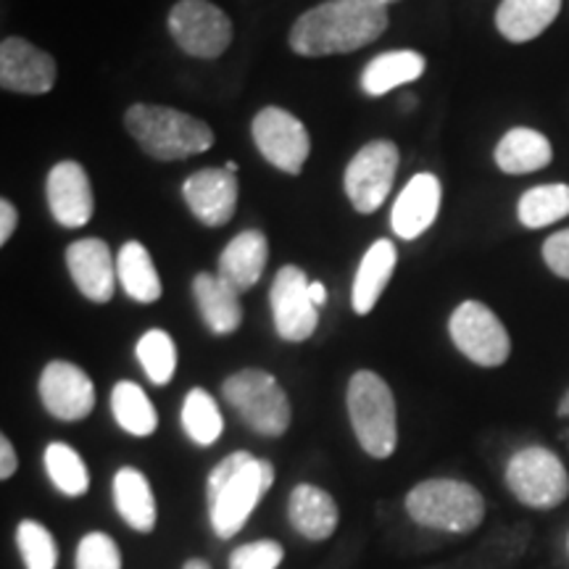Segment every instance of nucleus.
<instances>
[{"mask_svg": "<svg viewBox=\"0 0 569 569\" xmlns=\"http://www.w3.org/2000/svg\"><path fill=\"white\" fill-rule=\"evenodd\" d=\"M269 259V243L264 232L259 230H246L227 243V248L219 256V277L227 284H232L238 293L251 290L256 282L264 274Z\"/></svg>", "mask_w": 569, "mask_h": 569, "instance_id": "aec40b11", "label": "nucleus"}, {"mask_svg": "<svg viewBox=\"0 0 569 569\" xmlns=\"http://www.w3.org/2000/svg\"><path fill=\"white\" fill-rule=\"evenodd\" d=\"M46 472L63 496L80 498L88 493L90 475L80 453L67 443H51L46 448Z\"/></svg>", "mask_w": 569, "mask_h": 569, "instance_id": "7c9ffc66", "label": "nucleus"}, {"mask_svg": "<svg viewBox=\"0 0 569 569\" xmlns=\"http://www.w3.org/2000/svg\"><path fill=\"white\" fill-rule=\"evenodd\" d=\"M169 32L196 59H217L232 42V21L209 0H180L169 11Z\"/></svg>", "mask_w": 569, "mask_h": 569, "instance_id": "6e6552de", "label": "nucleus"}, {"mask_svg": "<svg viewBox=\"0 0 569 569\" xmlns=\"http://www.w3.org/2000/svg\"><path fill=\"white\" fill-rule=\"evenodd\" d=\"M193 293L203 322L213 336H232L243 322L240 293L219 274H198L193 280Z\"/></svg>", "mask_w": 569, "mask_h": 569, "instance_id": "412c9836", "label": "nucleus"}, {"mask_svg": "<svg viewBox=\"0 0 569 569\" xmlns=\"http://www.w3.org/2000/svg\"><path fill=\"white\" fill-rule=\"evenodd\" d=\"M224 169H227V172H232V174H234V172H238V163H234V161H227V167H224Z\"/></svg>", "mask_w": 569, "mask_h": 569, "instance_id": "79ce46f5", "label": "nucleus"}, {"mask_svg": "<svg viewBox=\"0 0 569 569\" xmlns=\"http://www.w3.org/2000/svg\"><path fill=\"white\" fill-rule=\"evenodd\" d=\"M309 296H311V301H315V306L319 309V306H325L327 303V288L319 280H311V284H309Z\"/></svg>", "mask_w": 569, "mask_h": 569, "instance_id": "58836bf2", "label": "nucleus"}, {"mask_svg": "<svg viewBox=\"0 0 569 569\" xmlns=\"http://www.w3.org/2000/svg\"><path fill=\"white\" fill-rule=\"evenodd\" d=\"M417 98L415 96H403V109H415Z\"/></svg>", "mask_w": 569, "mask_h": 569, "instance_id": "a19ab883", "label": "nucleus"}, {"mask_svg": "<svg viewBox=\"0 0 569 569\" xmlns=\"http://www.w3.org/2000/svg\"><path fill=\"white\" fill-rule=\"evenodd\" d=\"M222 396L256 436L280 438L290 427V401L274 375L264 369H243L227 377Z\"/></svg>", "mask_w": 569, "mask_h": 569, "instance_id": "423d86ee", "label": "nucleus"}, {"mask_svg": "<svg viewBox=\"0 0 569 569\" xmlns=\"http://www.w3.org/2000/svg\"><path fill=\"white\" fill-rule=\"evenodd\" d=\"M382 3H386V6H390V3H398V0H382Z\"/></svg>", "mask_w": 569, "mask_h": 569, "instance_id": "37998d69", "label": "nucleus"}, {"mask_svg": "<svg viewBox=\"0 0 569 569\" xmlns=\"http://www.w3.org/2000/svg\"><path fill=\"white\" fill-rule=\"evenodd\" d=\"M309 280L296 264L282 267L272 282V317L277 336L288 343H303L315 336L319 309L309 296Z\"/></svg>", "mask_w": 569, "mask_h": 569, "instance_id": "f8f14e48", "label": "nucleus"}, {"mask_svg": "<svg viewBox=\"0 0 569 569\" xmlns=\"http://www.w3.org/2000/svg\"><path fill=\"white\" fill-rule=\"evenodd\" d=\"M117 274L122 282L124 293L138 303H153L159 301L163 288L161 277L156 272L151 253L146 251V246L138 240L122 246V251L117 256Z\"/></svg>", "mask_w": 569, "mask_h": 569, "instance_id": "bb28decb", "label": "nucleus"}, {"mask_svg": "<svg viewBox=\"0 0 569 569\" xmlns=\"http://www.w3.org/2000/svg\"><path fill=\"white\" fill-rule=\"evenodd\" d=\"M0 84L3 90L42 96L56 84L53 56L21 38H6L0 46Z\"/></svg>", "mask_w": 569, "mask_h": 569, "instance_id": "4468645a", "label": "nucleus"}, {"mask_svg": "<svg viewBox=\"0 0 569 569\" xmlns=\"http://www.w3.org/2000/svg\"><path fill=\"white\" fill-rule=\"evenodd\" d=\"M74 569H122V551L106 532H88L77 546Z\"/></svg>", "mask_w": 569, "mask_h": 569, "instance_id": "72a5a7b5", "label": "nucleus"}, {"mask_svg": "<svg viewBox=\"0 0 569 569\" xmlns=\"http://www.w3.org/2000/svg\"><path fill=\"white\" fill-rule=\"evenodd\" d=\"M19 467V459H17V451H13L11 440L9 438H0V480H11V475L17 472Z\"/></svg>", "mask_w": 569, "mask_h": 569, "instance_id": "4c0bfd02", "label": "nucleus"}, {"mask_svg": "<svg viewBox=\"0 0 569 569\" xmlns=\"http://www.w3.org/2000/svg\"><path fill=\"white\" fill-rule=\"evenodd\" d=\"M440 211V182L436 174H417L411 177V182L401 190L398 201L390 211V227L398 238L415 240L425 230H430V224L436 222Z\"/></svg>", "mask_w": 569, "mask_h": 569, "instance_id": "a211bd4d", "label": "nucleus"}, {"mask_svg": "<svg viewBox=\"0 0 569 569\" xmlns=\"http://www.w3.org/2000/svg\"><path fill=\"white\" fill-rule=\"evenodd\" d=\"M134 353H138V361L142 369H146L148 380H151L153 386H167L174 377L177 348L169 332L148 330L146 336L138 340V346H134Z\"/></svg>", "mask_w": 569, "mask_h": 569, "instance_id": "2f4dec72", "label": "nucleus"}, {"mask_svg": "<svg viewBox=\"0 0 569 569\" xmlns=\"http://www.w3.org/2000/svg\"><path fill=\"white\" fill-rule=\"evenodd\" d=\"M425 56L417 51H390L380 53L377 59L367 63L365 77H361V88L367 96H386L393 88L409 84L425 74Z\"/></svg>", "mask_w": 569, "mask_h": 569, "instance_id": "a878e982", "label": "nucleus"}, {"mask_svg": "<svg viewBox=\"0 0 569 569\" xmlns=\"http://www.w3.org/2000/svg\"><path fill=\"white\" fill-rule=\"evenodd\" d=\"M551 142L546 134L528 127H517L507 132L496 148V163L507 174H530L546 169L551 163Z\"/></svg>", "mask_w": 569, "mask_h": 569, "instance_id": "393cba45", "label": "nucleus"}, {"mask_svg": "<svg viewBox=\"0 0 569 569\" xmlns=\"http://www.w3.org/2000/svg\"><path fill=\"white\" fill-rule=\"evenodd\" d=\"M561 0H501L496 27L509 42L536 40L559 17Z\"/></svg>", "mask_w": 569, "mask_h": 569, "instance_id": "4be33fe9", "label": "nucleus"}, {"mask_svg": "<svg viewBox=\"0 0 569 569\" xmlns=\"http://www.w3.org/2000/svg\"><path fill=\"white\" fill-rule=\"evenodd\" d=\"M348 417H351L356 440L369 457H393L398 443L396 398L393 390L377 372L359 369L348 382Z\"/></svg>", "mask_w": 569, "mask_h": 569, "instance_id": "39448f33", "label": "nucleus"}, {"mask_svg": "<svg viewBox=\"0 0 569 569\" xmlns=\"http://www.w3.org/2000/svg\"><path fill=\"white\" fill-rule=\"evenodd\" d=\"M288 519L298 536L319 543V540H330L336 536L340 511L336 498L327 490L301 482L288 498Z\"/></svg>", "mask_w": 569, "mask_h": 569, "instance_id": "6ab92c4d", "label": "nucleus"}, {"mask_svg": "<svg viewBox=\"0 0 569 569\" xmlns=\"http://www.w3.org/2000/svg\"><path fill=\"white\" fill-rule=\"evenodd\" d=\"M113 507L132 530L151 532L156 528V498L151 482L140 469L122 467L113 475Z\"/></svg>", "mask_w": 569, "mask_h": 569, "instance_id": "5701e85b", "label": "nucleus"}, {"mask_svg": "<svg viewBox=\"0 0 569 569\" xmlns=\"http://www.w3.org/2000/svg\"><path fill=\"white\" fill-rule=\"evenodd\" d=\"M182 569H211V565L206 559H188Z\"/></svg>", "mask_w": 569, "mask_h": 569, "instance_id": "ea45409f", "label": "nucleus"}, {"mask_svg": "<svg viewBox=\"0 0 569 569\" xmlns=\"http://www.w3.org/2000/svg\"><path fill=\"white\" fill-rule=\"evenodd\" d=\"M396 246L390 240H377L375 246H369V251L361 259L359 272L353 280V311L356 315H369L380 301L382 290L390 282L396 269Z\"/></svg>", "mask_w": 569, "mask_h": 569, "instance_id": "b1692460", "label": "nucleus"}, {"mask_svg": "<svg viewBox=\"0 0 569 569\" xmlns=\"http://www.w3.org/2000/svg\"><path fill=\"white\" fill-rule=\"evenodd\" d=\"M388 30L382 0H327L298 17L290 30V48L298 56H336L369 46Z\"/></svg>", "mask_w": 569, "mask_h": 569, "instance_id": "f257e3e1", "label": "nucleus"}, {"mask_svg": "<svg viewBox=\"0 0 569 569\" xmlns=\"http://www.w3.org/2000/svg\"><path fill=\"white\" fill-rule=\"evenodd\" d=\"M284 561V549L277 540H251L230 553V569H277Z\"/></svg>", "mask_w": 569, "mask_h": 569, "instance_id": "f704fd0d", "label": "nucleus"}, {"mask_svg": "<svg viewBox=\"0 0 569 569\" xmlns=\"http://www.w3.org/2000/svg\"><path fill=\"white\" fill-rule=\"evenodd\" d=\"M453 346L480 367H501L511 353L507 327L480 301H465L448 322Z\"/></svg>", "mask_w": 569, "mask_h": 569, "instance_id": "1a4fd4ad", "label": "nucleus"}, {"mask_svg": "<svg viewBox=\"0 0 569 569\" xmlns=\"http://www.w3.org/2000/svg\"><path fill=\"white\" fill-rule=\"evenodd\" d=\"M124 124L142 151L159 161L188 159L213 146L209 124L167 106H132L124 113Z\"/></svg>", "mask_w": 569, "mask_h": 569, "instance_id": "7ed1b4c3", "label": "nucleus"}, {"mask_svg": "<svg viewBox=\"0 0 569 569\" xmlns=\"http://www.w3.org/2000/svg\"><path fill=\"white\" fill-rule=\"evenodd\" d=\"M253 140L261 156L288 174H298L311 153V138L293 113L269 106L253 119Z\"/></svg>", "mask_w": 569, "mask_h": 569, "instance_id": "9b49d317", "label": "nucleus"}, {"mask_svg": "<svg viewBox=\"0 0 569 569\" xmlns=\"http://www.w3.org/2000/svg\"><path fill=\"white\" fill-rule=\"evenodd\" d=\"M17 222H19V213L13 209L11 201H0V243H9L13 230H17Z\"/></svg>", "mask_w": 569, "mask_h": 569, "instance_id": "e433bc0d", "label": "nucleus"}, {"mask_svg": "<svg viewBox=\"0 0 569 569\" xmlns=\"http://www.w3.org/2000/svg\"><path fill=\"white\" fill-rule=\"evenodd\" d=\"M398 169V148L390 140H372L346 169L348 201L359 213H372L386 203Z\"/></svg>", "mask_w": 569, "mask_h": 569, "instance_id": "9d476101", "label": "nucleus"}, {"mask_svg": "<svg viewBox=\"0 0 569 569\" xmlns=\"http://www.w3.org/2000/svg\"><path fill=\"white\" fill-rule=\"evenodd\" d=\"M543 259L553 274L569 280V230H561L546 240Z\"/></svg>", "mask_w": 569, "mask_h": 569, "instance_id": "c9c22d12", "label": "nucleus"}, {"mask_svg": "<svg viewBox=\"0 0 569 569\" xmlns=\"http://www.w3.org/2000/svg\"><path fill=\"white\" fill-rule=\"evenodd\" d=\"M48 206H51L53 219L61 227L77 230L90 222L92 209V188L88 174L77 161L56 163L48 174Z\"/></svg>", "mask_w": 569, "mask_h": 569, "instance_id": "dca6fc26", "label": "nucleus"}, {"mask_svg": "<svg viewBox=\"0 0 569 569\" xmlns=\"http://www.w3.org/2000/svg\"><path fill=\"white\" fill-rule=\"evenodd\" d=\"M507 486L519 503L546 511L567 501L569 475L557 453L543 446H530L511 457Z\"/></svg>", "mask_w": 569, "mask_h": 569, "instance_id": "0eeeda50", "label": "nucleus"}, {"mask_svg": "<svg viewBox=\"0 0 569 569\" xmlns=\"http://www.w3.org/2000/svg\"><path fill=\"white\" fill-rule=\"evenodd\" d=\"M17 546L27 569H56L59 565V543L46 525L24 519L17 528Z\"/></svg>", "mask_w": 569, "mask_h": 569, "instance_id": "473e14b6", "label": "nucleus"}, {"mask_svg": "<svg viewBox=\"0 0 569 569\" xmlns=\"http://www.w3.org/2000/svg\"><path fill=\"white\" fill-rule=\"evenodd\" d=\"M111 411L117 425L134 438L153 436L159 427V415H156L151 398L146 396L138 382L122 380L111 390Z\"/></svg>", "mask_w": 569, "mask_h": 569, "instance_id": "cd10ccee", "label": "nucleus"}, {"mask_svg": "<svg viewBox=\"0 0 569 569\" xmlns=\"http://www.w3.org/2000/svg\"><path fill=\"white\" fill-rule=\"evenodd\" d=\"M40 401L61 422H82L96 409V386L71 361H51L40 375Z\"/></svg>", "mask_w": 569, "mask_h": 569, "instance_id": "ddd939ff", "label": "nucleus"}, {"mask_svg": "<svg viewBox=\"0 0 569 569\" xmlns=\"http://www.w3.org/2000/svg\"><path fill=\"white\" fill-rule=\"evenodd\" d=\"M67 267L71 280L84 298L96 303L111 301L113 284H117V264H113L111 248L98 238H84L69 246Z\"/></svg>", "mask_w": 569, "mask_h": 569, "instance_id": "f3484780", "label": "nucleus"}, {"mask_svg": "<svg viewBox=\"0 0 569 569\" xmlns=\"http://www.w3.org/2000/svg\"><path fill=\"white\" fill-rule=\"evenodd\" d=\"M517 213L519 222L528 227V230H540V227L559 222V219L569 217V184L553 182L528 190V193L519 198Z\"/></svg>", "mask_w": 569, "mask_h": 569, "instance_id": "c85d7f7f", "label": "nucleus"}, {"mask_svg": "<svg viewBox=\"0 0 569 569\" xmlns=\"http://www.w3.org/2000/svg\"><path fill=\"white\" fill-rule=\"evenodd\" d=\"M182 427L198 446H213L224 432V419L209 390L193 388L182 403Z\"/></svg>", "mask_w": 569, "mask_h": 569, "instance_id": "c756f323", "label": "nucleus"}, {"mask_svg": "<svg viewBox=\"0 0 569 569\" xmlns=\"http://www.w3.org/2000/svg\"><path fill=\"white\" fill-rule=\"evenodd\" d=\"M272 482L274 467L248 451H234L219 461L206 482V503H209L213 532L222 540L238 536L261 498L269 493Z\"/></svg>", "mask_w": 569, "mask_h": 569, "instance_id": "f03ea898", "label": "nucleus"}, {"mask_svg": "<svg viewBox=\"0 0 569 569\" xmlns=\"http://www.w3.org/2000/svg\"><path fill=\"white\" fill-rule=\"evenodd\" d=\"M407 511L417 525L467 536L486 519V498L465 480H425L407 493Z\"/></svg>", "mask_w": 569, "mask_h": 569, "instance_id": "20e7f679", "label": "nucleus"}, {"mask_svg": "<svg viewBox=\"0 0 569 569\" xmlns=\"http://www.w3.org/2000/svg\"><path fill=\"white\" fill-rule=\"evenodd\" d=\"M182 196L198 222L222 227L238 209V177L227 169H201L184 180Z\"/></svg>", "mask_w": 569, "mask_h": 569, "instance_id": "2eb2a0df", "label": "nucleus"}]
</instances>
